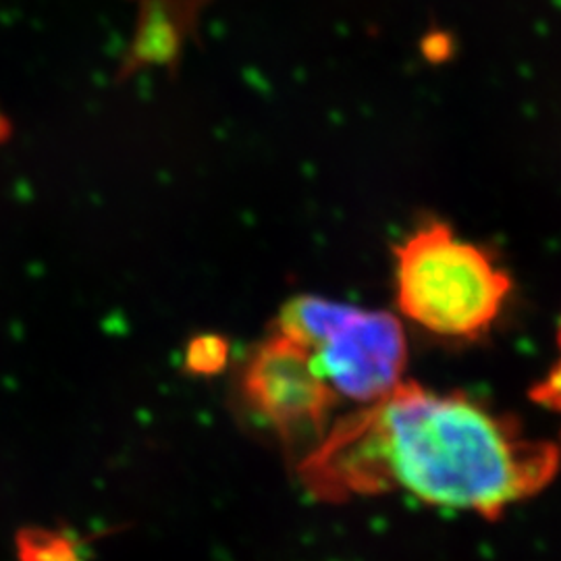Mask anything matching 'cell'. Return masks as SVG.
<instances>
[{"mask_svg":"<svg viewBox=\"0 0 561 561\" xmlns=\"http://www.w3.org/2000/svg\"><path fill=\"white\" fill-rule=\"evenodd\" d=\"M561 451L463 393L401 381L331 424L300 458L301 486L319 502L405 493L435 507L497 520L556 479Z\"/></svg>","mask_w":561,"mask_h":561,"instance_id":"cell-1","label":"cell"},{"mask_svg":"<svg viewBox=\"0 0 561 561\" xmlns=\"http://www.w3.org/2000/svg\"><path fill=\"white\" fill-rule=\"evenodd\" d=\"M398 306L422 329L477 340L497 321L512 279L474 243L431 222L396 248Z\"/></svg>","mask_w":561,"mask_h":561,"instance_id":"cell-2","label":"cell"},{"mask_svg":"<svg viewBox=\"0 0 561 561\" xmlns=\"http://www.w3.org/2000/svg\"><path fill=\"white\" fill-rule=\"evenodd\" d=\"M275 331L312 354L337 398L368 405L391 393L403 377L408 341L393 314L300 296L283 306Z\"/></svg>","mask_w":561,"mask_h":561,"instance_id":"cell-3","label":"cell"},{"mask_svg":"<svg viewBox=\"0 0 561 561\" xmlns=\"http://www.w3.org/2000/svg\"><path fill=\"white\" fill-rule=\"evenodd\" d=\"M240 396L280 442L287 447L306 445V454L331 428V410L340 401L322 379L312 354L275 329L243 364Z\"/></svg>","mask_w":561,"mask_h":561,"instance_id":"cell-4","label":"cell"},{"mask_svg":"<svg viewBox=\"0 0 561 561\" xmlns=\"http://www.w3.org/2000/svg\"><path fill=\"white\" fill-rule=\"evenodd\" d=\"M175 7L164 0H152L144 13L140 32L136 38V60L164 65L180 55L185 38L183 20Z\"/></svg>","mask_w":561,"mask_h":561,"instance_id":"cell-5","label":"cell"},{"mask_svg":"<svg viewBox=\"0 0 561 561\" xmlns=\"http://www.w3.org/2000/svg\"><path fill=\"white\" fill-rule=\"evenodd\" d=\"M18 561H85L83 545L71 533L25 526L15 535Z\"/></svg>","mask_w":561,"mask_h":561,"instance_id":"cell-6","label":"cell"},{"mask_svg":"<svg viewBox=\"0 0 561 561\" xmlns=\"http://www.w3.org/2000/svg\"><path fill=\"white\" fill-rule=\"evenodd\" d=\"M229 360V343L221 335L206 333L187 343L185 350V370L196 377H213L221 373Z\"/></svg>","mask_w":561,"mask_h":561,"instance_id":"cell-7","label":"cell"},{"mask_svg":"<svg viewBox=\"0 0 561 561\" xmlns=\"http://www.w3.org/2000/svg\"><path fill=\"white\" fill-rule=\"evenodd\" d=\"M558 362L553 364V368L549 370V375L537 382L530 391V400L537 401L542 408L556 412L561 419V321L558 329Z\"/></svg>","mask_w":561,"mask_h":561,"instance_id":"cell-8","label":"cell"}]
</instances>
